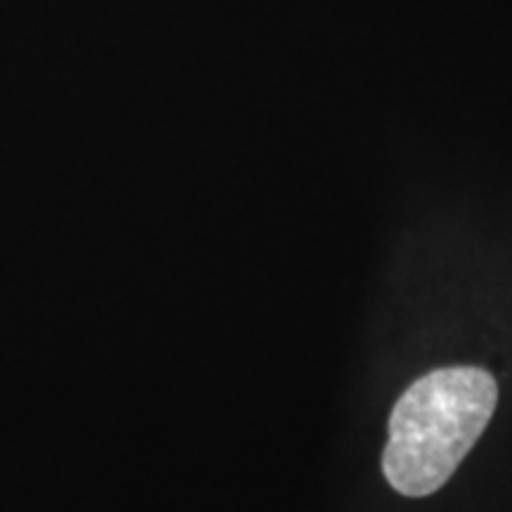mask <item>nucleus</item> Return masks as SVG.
I'll return each mask as SVG.
<instances>
[{"label": "nucleus", "instance_id": "nucleus-1", "mask_svg": "<svg viewBox=\"0 0 512 512\" xmlns=\"http://www.w3.org/2000/svg\"><path fill=\"white\" fill-rule=\"evenodd\" d=\"M498 406V382L477 366L437 368L394 403L382 472L408 498L439 491L482 437Z\"/></svg>", "mask_w": 512, "mask_h": 512}]
</instances>
